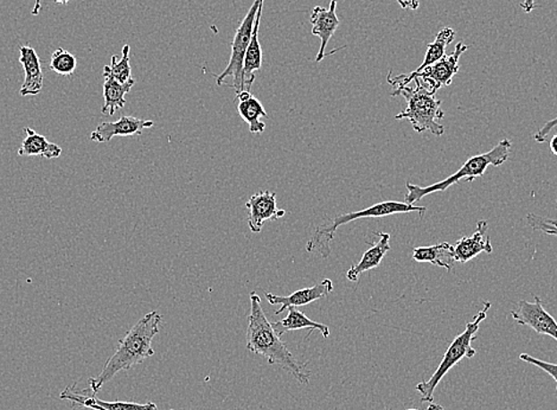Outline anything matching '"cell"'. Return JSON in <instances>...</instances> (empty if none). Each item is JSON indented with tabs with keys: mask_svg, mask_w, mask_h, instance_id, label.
Here are the masks:
<instances>
[{
	"mask_svg": "<svg viewBox=\"0 0 557 410\" xmlns=\"http://www.w3.org/2000/svg\"><path fill=\"white\" fill-rule=\"evenodd\" d=\"M247 349L255 355L262 356L269 365H278L291 373L301 384L309 383V372L305 364L298 362L292 352L276 333L261 306V297L257 293L250 294V314L247 329Z\"/></svg>",
	"mask_w": 557,
	"mask_h": 410,
	"instance_id": "cell-1",
	"label": "cell"
},
{
	"mask_svg": "<svg viewBox=\"0 0 557 410\" xmlns=\"http://www.w3.org/2000/svg\"><path fill=\"white\" fill-rule=\"evenodd\" d=\"M162 321V315L156 311H152L126 333L120 340L118 349L105 363L99 376L89 380L90 390L94 394L99 393L102 387L114 379L120 372H127L155 355L152 342L159 333Z\"/></svg>",
	"mask_w": 557,
	"mask_h": 410,
	"instance_id": "cell-2",
	"label": "cell"
},
{
	"mask_svg": "<svg viewBox=\"0 0 557 410\" xmlns=\"http://www.w3.org/2000/svg\"><path fill=\"white\" fill-rule=\"evenodd\" d=\"M427 209L425 206L408 205L406 202L385 201L371 205L369 208L359 210L356 213H343V215L334 216L327 224L316 227L315 233L308 239L306 250L308 253L316 254L320 257L329 256L331 246L334 238V234L338 228L359 219H378L395 215V213H418V216L424 217Z\"/></svg>",
	"mask_w": 557,
	"mask_h": 410,
	"instance_id": "cell-3",
	"label": "cell"
},
{
	"mask_svg": "<svg viewBox=\"0 0 557 410\" xmlns=\"http://www.w3.org/2000/svg\"><path fill=\"white\" fill-rule=\"evenodd\" d=\"M415 87H402L395 89L392 96H402L407 100V108L396 115V120H408L415 132H431L435 136H443L445 127L440 120L445 117L442 111V101L436 99L435 94L427 88L420 79H414Z\"/></svg>",
	"mask_w": 557,
	"mask_h": 410,
	"instance_id": "cell-4",
	"label": "cell"
},
{
	"mask_svg": "<svg viewBox=\"0 0 557 410\" xmlns=\"http://www.w3.org/2000/svg\"><path fill=\"white\" fill-rule=\"evenodd\" d=\"M510 151H511V141L503 139L493 150L468 158L454 175L447 177L446 180L438 181V183L429 185V187H418V185L407 181L408 194L406 195L405 202L408 205H415V203L421 201L426 196L435 194V192L446 191L447 188H450L461 180L472 181L476 178L483 177L490 166L498 168V166L503 165L509 159Z\"/></svg>",
	"mask_w": 557,
	"mask_h": 410,
	"instance_id": "cell-5",
	"label": "cell"
},
{
	"mask_svg": "<svg viewBox=\"0 0 557 410\" xmlns=\"http://www.w3.org/2000/svg\"><path fill=\"white\" fill-rule=\"evenodd\" d=\"M491 308L490 301L484 303V307L478 312L472 322H468L464 332L457 336L453 342L451 343L449 349L443 355V361L440 363L436 372L426 382L418 383L417 389L421 395L422 402L431 404L435 398V391L439 386L440 381L446 376L453 366H456L461 359L473 358L477 355V351L472 347L473 340H476L477 332L480 328V324L486 319L487 312Z\"/></svg>",
	"mask_w": 557,
	"mask_h": 410,
	"instance_id": "cell-6",
	"label": "cell"
},
{
	"mask_svg": "<svg viewBox=\"0 0 557 410\" xmlns=\"http://www.w3.org/2000/svg\"><path fill=\"white\" fill-rule=\"evenodd\" d=\"M261 2L262 0H254L253 5L250 6L246 17L243 18L241 24L235 32L234 39H232L231 61H229L227 68L217 76V86L224 85L225 79L232 78V86L236 90V96L246 90L245 82H243V64H245L247 49L249 46L255 18H257Z\"/></svg>",
	"mask_w": 557,
	"mask_h": 410,
	"instance_id": "cell-7",
	"label": "cell"
},
{
	"mask_svg": "<svg viewBox=\"0 0 557 410\" xmlns=\"http://www.w3.org/2000/svg\"><path fill=\"white\" fill-rule=\"evenodd\" d=\"M534 303L520 300L516 310L511 311L513 321L519 325L533 329L538 335H547L557 342V322L544 307L540 297H534Z\"/></svg>",
	"mask_w": 557,
	"mask_h": 410,
	"instance_id": "cell-8",
	"label": "cell"
},
{
	"mask_svg": "<svg viewBox=\"0 0 557 410\" xmlns=\"http://www.w3.org/2000/svg\"><path fill=\"white\" fill-rule=\"evenodd\" d=\"M466 50H468V46L458 43L451 55H445L435 64L425 68L424 71L415 75L414 79H420L427 88L435 94L442 87L450 86L452 83L454 76L458 74L459 68H460L459 59Z\"/></svg>",
	"mask_w": 557,
	"mask_h": 410,
	"instance_id": "cell-9",
	"label": "cell"
},
{
	"mask_svg": "<svg viewBox=\"0 0 557 410\" xmlns=\"http://www.w3.org/2000/svg\"><path fill=\"white\" fill-rule=\"evenodd\" d=\"M61 400L71 402L72 407H83L93 410H158L156 404L148 402L147 405L133 404V402L123 401H102L97 397L92 390L90 393L86 390H78L76 384L65 388L60 395Z\"/></svg>",
	"mask_w": 557,
	"mask_h": 410,
	"instance_id": "cell-10",
	"label": "cell"
},
{
	"mask_svg": "<svg viewBox=\"0 0 557 410\" xmlns=\"http://www.w3.org/2000/svg\"><path fill=\"white\" fill-rule=\"evenodd\" d=\"M155 122L151 120L129 117L122 115L114 122H101L97 129L90 133V140L96 143H109L114 137L140 136L145 130L151 129Z\"/></svg>",
	"mask_w": 557,
	"mask_h": 410,
	"instance_id": "cell-11",
	"label": "cell"
},
{
	"mask_svg": "<svg viewBox=\"0 0 557 410\" xmlns=\"http://www.w3.org/2000/svg\"><path fill=\"white\" fill-rule=\"evenodd\" d=\"M337 0H331L329 9L322 6H316L312 10L311 23L312 35L316 36L322 41L319 52L316 54V62L319 63L325 59L326 46L329 45L330 39L333 38L334 32L340 27V20L337 16Z\"/></svg>",
	"mask_w": 557,
	"mask_h": 410,
	"instance_id": "cell-12",
	"label": "cell"
},
{
	"mask_svg": "<svg viewBox=\"0 0 557 410\" xmlns=\"http://www.w3.org/2000/svg\"><path fill=\"white\" fill-rule=\"evenodd\" d=\"M333 291V281H331L330 279H324L318 285L300 289V291H296L287 297L275 296V294L268 292H265V297L271 305H282L280 310L274 312V314H282L283 312L286 311L289 307H300L305 306V305L315 303V301L329 296Z\"/></svg>",
	"mask_w": 557,
	"mask_h": 410,
	"instance_id": "cell-13",
	"label": "cell"
},
{
	"mask_svg": "<svg viewBox=\"0 0 557 410\" xmlns=\"http://www.w3.org/2000/svg\"><path fill=\"white\" fill-rule=\"evenodd\" d=\"M249 210V227L253 233H261L265 222L278 220L275 192L258 191L246 203Z\"/></svg>",
	"mask_w": 557,
	"mask_h": 410,
	"instance_id": "cell-14",
	"label": "cell"
},
{
	"mask_svg": "<svg viewBox=\"0 0 557 410\" xmlns=\"http://www.w3.org/2000/svg\"><path fill=\"white\" fill-rule=\"evenodd\" d=\"M456 38V31L451 28L443 29L438 32L435 42L429 43L427 46V53H426V57L424 63L420 65L414 71L410 72L409 75H399L395 76V78H392V75H388V82L391 83L392 86H396V89L402 88V87H406L408 83H410L414 79V76L418 74V72L424 71L425 68L429 67V65L435 64V62H438L440 59H443V56L446 55V46L452 43Z\"/></svg>",
	"mask_w": 557,
	"mask_h": 410,
	"instance_id": "cell-15",
	"label": "cell"
},
{
	"mask_svg": "<svg viewBox=\"0 0 557 410\" xmlns=\"http://www.w3.org/2000/svg\"><path fill=\"white\" fill-rule=\"evenodd\" d=\"M487 230H489V224L486 221H479L477 223L475 233L468 238L458 239L456 245L453 246L454 257H456L457 263L466 264L469 260L475 259L480 253L491 254L494 252Z\"/></svg>",
	"mask_w": 557,
	"mask_h": 410,
	"instance_id": "cell-16",
	"label": "cell"
},
{
	"mask_svg": "<svg viewBox=\"0 0 557 410\" xmlns=\"http://www.w3.org/2000/svg\"><path fill=\"white\" fill-rule=\"evenodd\" d=\"M20 62L23 65L25 79L21 87V96H35L42 92L45 85L41 60L36 50L30 46H21L20 48Z\"/></svg>",
	"mask_w": 557,
	"mask_h": 410,
	"instance_id": "cell-17",
	"label": "cell"
},
{
	"mask_svg": "<svg viewBox=\"0 0 557 410\" xmlns=\"http://www.w3.org/2000/svg\"><path fill=\"white\" fill-rule=\"evenodd\" d=\"M378 236V241L375 242L366 253L363 254L362 259L359 263L351 266L348 271L347 278L350 281H359V275L364 272H369L380 266L382 260L387 255L388 252H391V234L388 233H375Z\"/></svg>",
	"mask_w": 557,
	"mask_h": 410,
	"instance_id": "cell-18",
	"label": "cell"
},
{
	"mask_svg": "<svg viewBox=\"0 0 557 410\" xmlns=\"http://www.w3.org/2000/svg\"><path fill=\"white\" fill-rule=\"evenodd\" d=\"M235 101L238 103L239 115L249 123L250 133H264L266 123L260 121V118L269 117L260 100L253 96L249 90H245L236 96Z\"/></svg>",
	"mask_w": 557,
	"mask_h": 410,
	"instance_id": "cell-19",
	"label": "cell"
},
{
	"mask_svg": "<svg viewBox=\"0 0 557 410\" xmlns=\"http://www.w3.org/2000/svg\"><path fill=\"white\" fill-rule=\"evenodd\" d=\"M264 3L265 0H262L260 7H258L257 18H255L254 21L252 38H250L249 46L247 49L245 57V64H243V82H245L246 90H249V92L255 81L254 72L260 71L262 67V49L260 42H258V28H260Z\"/></svg>",
	"mask_w": 557,
	"mask_h": 410,
	"instance_id": "cell-20",
	"label": "cell"
},
{
	"mask_svg": "<svg viewBox=\"0 0 557 410\" xmlns=\"http://www.w3.org/2000/svg\"><path fill=\"white\" fill-rule=\"evenodd\" d=\"M27 137L21 143L18 155L21 157H35L41 155L43 158L55 159L61 157L62 148L58 145L50 143L42 134L36 133L30 127H25Z\"/></svg>",
	"mask_w": 557,
	"mask_h": 410,
	"instance_id": "cell-21",
	"label": "cell"
},
{
	"mask_svg": "<svg viewBox=\"0 0 557 410\" xmlns=\"http://www.w3.org/2000/svg\"><path fill=\"white\" fill-rule=\"evenodd\" d=\"M413 259L418 263H428L435 266L445 268L447 272H452L454 264L457 263L454 257L453 245L449 242L439 243V245L429 247H418L413 250Z\"/></svg>",
	"mask_w": 557,
	"mask_h": 410,
	"instance_id": "cell-22",
	"label": "cell"
},
{
	"mask_svg": "<svg viewBox=\"0 0 557 410\" xmlns=\"http://www.w3.org/2000/svg\"><path fill=\"white\" fill-rule=\"evenodd\" d=\"M134 85H136V79H134L129 82L122 83L112 78H105V105L102 106V113L112 117L116 111L122 110L126 105V94L130 93Z\"/></svg>",
	"mask_w": 557,
	"mask_h": 410,
	"instance_id": "cell-23",
	"label": "cell"
},
{
	"mask_svg": "<svg viewBox=\"0 0 557 410\" xmlns=\"http://www.w3.org/2000/svg\"><path fill=\"white\" fill-rule=\"evenodd\" d=\"M289 314L287 317L273 322V328L275 329L276 333L280 337L285 335L290 331H297V330L309 329L318 330L322 333L324 339H327L330 336V330L326 325L320 324V322H313L312 319L308 318L303 312L298 311L297 307H289Z\"/></svg>",
	"mask_w": 557,
	"mask_h": 410,
	"instance_id": "cell-24",
	"label": "cell"
},
{
	"mask_svg": "<svg viewBox=\"0 0 557 410\" xmlns=\"http://www.w3.org/2000/svg\"><path fill=\"white\" fill-rule=\"evenodd\" d=\"M131 46L126 45L122 48V59L112 56L111 64L105 65L104 68V78H112L116 81L126 83L132 79V68H131L130 61Z\"/></svg>",
	"mask_w": 557,
	"mask_h": 410,
	"instance_id": "cell-25",
	"label": "cell"
},
{
	"mask_svg": "<svg viewBox=\"0 0 557 410\" xmlns=\"http://www.w3.org/2000/svg\"><path fill=\"white\" fill-rule=\"evenodd\" d=\"M78 67L76 57L68 50L58 48L51 55L50 69L57 74L71 76Z\"/></svg>",
	"mask_w": 557,
	"mask_h": 410,
	"instance_id": "cell-26",
	"label": "cell"
},
{
	"mask_svg": "<svg viewBox=\"0 0 557 410\" xmlns=\"http://www.w3.org/2000/svg\"><path fill=\"white\" fill-rule=\"evenodd\" d=\"M527 224L534 230L542 231L545 235H554L557 236V221L551 219H544V217H541L538 215H535V213H529L527 216Z\"/></svg>",
	"mask_w": 557,
	"mask_h": 410,
	"instance_id": "cell-27",
	"label": "cell"
},
{
	"mask_svg": "<svg viewBox=\"0 0 557 410\" xmlns=\"http://www.w3.org/2000/svg\"><path fill=\"white\" fill-rule=\"evenodd\" d=\"M519 358L520 359V361H524L529 363V364L537 366V368L544 370V372H547L548 375H551L556 382L557 389V364H554V363L541 361V359H537L536 357H531V356L527 354H520Z\"/></svg>",
	"mask_w": 557,
	"mask_h": 410,
	"instance_id": "cell-28",
	"label": "cell"
},
{
	"mask_svg": "<svg viewBox=\"0 0 557 410\" xmlns=\"http://www.w3.org/2000/svg\"><path fill=\"white\" fill-rule=\"evenodd\" d=\"M557 126V117L553 120H549V121L545 122L544 126L541 127L540 130L535 133L534 139L537 141V143H544L547 140V137L551 134L552 130L555 129Z\"/></svg>",
	"mask_w": 557,
	"mask_h": 410,
	"instance_id": "cell-29",
	"label": "cell"
},
{
	"mask_svg": "<svg viewBox=\"0 0 557 410\" xmlns=\"http://www.w3.org/2000/svg\"><path fill=\"white\" fill-rule=\"evenodd\" d=\"M398 3L402 9L418 10L420 6L418 0H398Z\"/></svg>",
	"mask_w": 557,
	"mask_h": 410,
	"instance_id": "cell-30",
	"label": "cell"
},
{
	"mask_svg": "<svg viewBox=\"0 0 557 410\" xmlns=\"http://www.w3.org/2000/svg\"><path fill=\"white\" fill-rule=\"evenodd\" d=\"M524 13H530L531 11L536 7V4H535V0H523L522 4H520Z\"/></svg>",
	"mask_w": 557,
	"mask_h": 410,
	"instance_id": "cell-31",
	"label": "cell"
},
{
	"mask_svg": "<svg viewBox=\"0 0 557 410\" xmlns=\"http://www.w3.org/2000/svg\"><path fill=\"white\" fill-rule=\"evenodd\" d=\"M549 146H551L552 154L557 157V134L552 138L551 145H549Z\"/></svg>",
	"mask_w": 557,
	"mask_h": 410,
	"instance_id": "cell-32",
	"label": "cell"
},
{
	"mask_svg": "<svg viewBox=\"0 0 557 410\" xmlns=\"http://www.w3.org/2000/svg\"><path fill=\"white\" fill-rule=\"evenodd\" d=\"M41 4L42 0H36L34 10H32V14H34V16H38L39 13H41Z\"/></svg>",
	"mask_w": 557,
	"mask_h": 410,
	"instance_id": "cell-33",
	"label": "cell"
},
{
	"mask_svg": "<svg viewBox=\"0 0 557 410\" xmlns=\"http://www.w3.org/2000/svg\"><path fill=\"white\" fill-rule=\"evenodd\" d=\"M406 410H418V409H406ZM426 410H445V408L442 407V406L438 404H433V402H431V404H429L428 406V408Z\"/></svg>",
	"mask_w": 557,
	"mask_h": 410,
	"instance_id": "cell-34",
	"label": "cell"
},
{
	"mask_svg": "<svg viewBox=\"0 0 557 410\" xmlns=\"http://www.w3.org/2000/svg\"><path fill=\"white\" fill-rule=\"evenodd\" d=\"M55 3L61 4V5H67L69 0H54Z\"/></svg>",
	"mask_w": 557,
	"mask_h": 410,
	"instance_id": "cell-35",
	"label": "cell"
},
{
	"mask_svg": "<svg viewBox=\"0 0 557 410\" xmlns=\"http://www.w3.org/2000/svg\"><path fill=\"white\" fill-rule=\"evenodd\" d=\"M283 215H285V212H283V210H279V212H278V219H280V217H283Z\"/></svg>",
	"mask_w": 557,
	"mask_h": 410,
	"instance_id": "cell-36",
	"label": "cell"
},
{
	"mask_svg": "<svg viewBox=\"0 0 557 410\" xmlns=\"http://www.w3.org/2000/svg\"><path fill=\"white\" fill-rule=\"evenodd\" d=\"M556 205H557V202H556Z\"/></svg>",
	"mask_w": 557,
	"mask_h": 410,
	"instance_id": "cell-37",
	"label": "cell"
}]
</instances>
